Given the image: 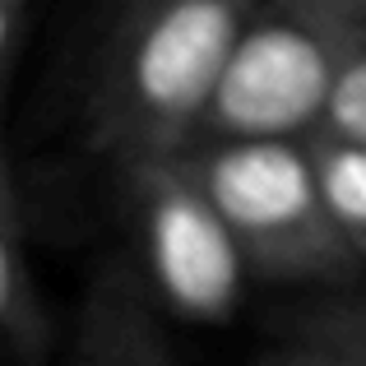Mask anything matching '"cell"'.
<instances>
[{
    "label": "cell",
    "mask_w": 366,
    "mask_h": 366,
    "mask_svg": "<svg viewBox=\"0 0 366 366\" xmlns=\"http://www.w3.org/2000/svg\"><path fill=\"white\" fill-rule=\"evenodd\" d=\"M306 144H311L325 204H330L334 223L343 227L348 246L366 264V144L348 139V134H334V130H311Z\"/></svg>",
    "instance_id": "obj_7"
},
{
    "label": "cell",
    "mask_w": 366,
    "mask_h": 366,
    "mask_svg": "<svg viewBox=\"0 0 366 366\" xmlns=\"http://www.w3.org/2000/svg\"><path fill=\"white\" fill-rule=\"evenodd\" d=\"M255 0H117L89 93V144L121 172L186 158Z\"/></svg>",
    "instance_id": "obj_1"
},
{
    "label": "cell",
    "mask_w": 366,
    "mask_h": 366,
    "mask_svg": "<svg viewBox=\"0 0 366 366\" xmlns=\"http://www.w3.org/2000/svg\"><path fill=\"white\" fill-rule=\"evenodd\" d=\"M362 42L366 0H255L199 139L320 130Z\"/></svg>",
    "instance_id": "obj_3"
},
{
    "label": "cell",
    "mask_w": 366,
    "mask_h": 366,
    "mask_svg": "<svg viewBox=\"0 0 366 366\" xmlns=\"http://www.w3.org/2000/svg\"><path fill=\"white\" fill-rule=\"evenodd\" d=\"M162 315L167 311L149 287L139 259H102L79 306L70 366H181Z\"/></svg>",
    "instance_id": "obj_5"
},
{
    "label": "cell",
    "mask_w": 366,
    "mask_h": 366,
    "mask_svg": "<svg viewBox=\"0 0 366 366\" xmlns=\"http://www.w3.org/2000/svg\"><path fill=\"white\" fill-rule=\"evenodd\" d=\"M278 334H311V339H334L366 352V283L330 287L320 302L283 315Z\"/></svg>",
    "instance_id": "obj_8"
},
{
    "label": "cell",
    "mask_w": 366,
    "mask_h": 366,
    "mask_svg": "<svg viewBox=\"0 0 366 366\" xmlns=\"http://www.w3.org/2000/svg\"><path fill=\"white\" fill-rule=\"evenodd\" d=\"M130 237L162 311L181 325H223L246 297L250 264L223 209L186 158L121 172Z\"/></svg>",
    "instance_id": "obj_4"
},
{
    "label": "cell",
    "mask_w": 366,
    "mask_h": 366,
    "mask_svg": "<svg viewBox=\"0 0 366 366\" xmlns=\"http://www.w3.org/2000/svg\"><path fill=\"white\" fill-rule=\"evenodd\" d=\"M190 167L223 209L255 278L325 292L357 283L366 264L325 204L306 134L199 139Z\"/></svg>",
    "instance_id": "obj_2"
},
{
    "label": "cell",
    "mask_w": 366,
    "mask_h": 366,
    "mask_svg": "<svg viewBox=\"0 0 366 366\" xmlns=\"http://www.w3.org/2000/svg\"><path fill=\"white\" fill-rule=\"evenodd\" d=\"M250 366H366V352L311 334H278L269 348L255 352Z\"/></svg>",
    "instance_id": "obj_9"
},
{
    "label": "cell",
    "mask_w": 366,
    "mask_h": 366,
    "mask_svg": "<svg viewBox=\"0 0 366 366\" xmlns=\"http://www.w3.org/2000/svg\"><path fill=\"white\" fill-rule=\"evenodd\" d=\"M320 130H334V134H348V139L366 144V42H362V51L352 56V65L343 70Z\"/></svg>",
    "instance_id": "obj_10"
},
{
    "label": "cell",
    "mask_w": 366,
    "mask_h": 366,
    "mask_svg": "<svg viewBox=\"0 0 366 366\" xmlns=\"http://www.w3.org/2000/svg\"><path fill=\"white\" fill-rule=\"evenodd\" d=\"M28 14H33V0H0V70H5V79H14V70H19Z\"/></svg>",
    "instance_id": "obj_11"
},
{
    "label": "cell",
    "mask_w": 366,
    "mask_h": 366,
    "mask_svg": "<svg viewBox=\"0 0 366 366\" xmlns=\"http://www.w3.org/2000/svg\"><path fill=\"white\" fill-rule=\"evenodd\" d=\"M0 339L14 366H51L61 339L46 287L37 278V259L28 250L24 181L14 158H5L0 172Z\"/></svg>",
    "instance_id": "obj_6"
}]
</instances>
